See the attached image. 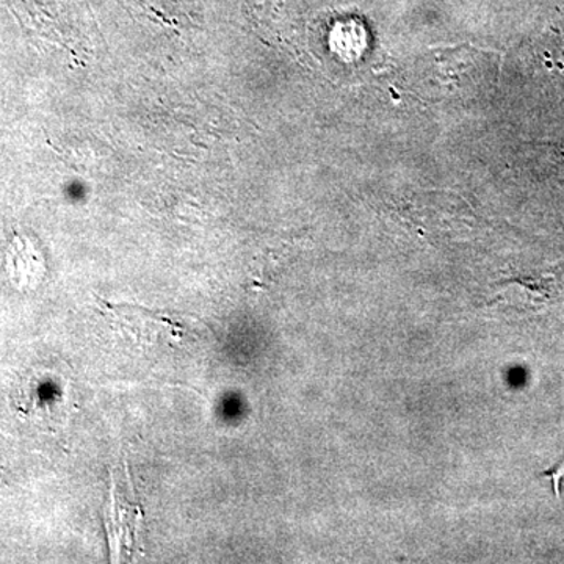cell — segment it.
<instances>
[{"instance_id":"obj_1","label":"cell","mask_w":564,"mask_h":564,"mask_svg":"<svg viewBox=\"0 0 564 564\" xmlns=\"http://www.w3.org/2000/svg\"><path fill=\"white\" fill-rule=\"evenodd\" d=\"M525 66L552 102L564 107V24L527 51Z\"/></svg>"},{"instance_id":"obj_2","label":"cell","mask_w":564,"mask_h":564,"mask_svg":"<svg viewBox=\"0 0 564 564\" xmlns=\"http://www.w3.org/2000/svg\"><path fill=\"white\" fill-rule=\"evenodd\" d=\"M115 322L120 323L122 329L132 334L139 343H177L188 332L180 323L161 314L141 310V307L128 306V304H110L107 306Z\"/></svg>"}]
</instances>
